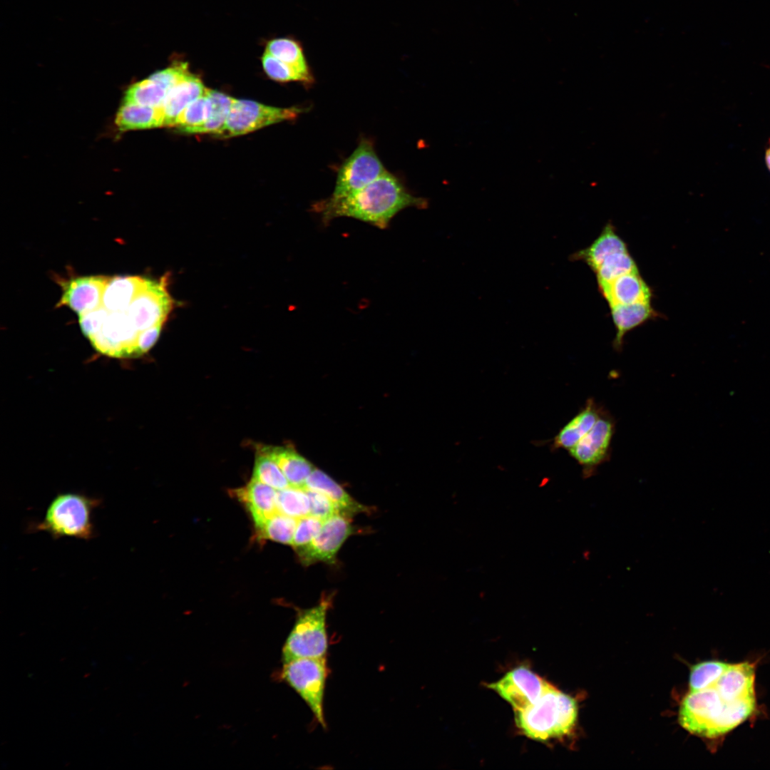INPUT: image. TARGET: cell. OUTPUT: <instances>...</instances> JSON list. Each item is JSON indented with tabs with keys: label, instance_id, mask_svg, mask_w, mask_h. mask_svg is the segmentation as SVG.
Here are the masks:
<instances>
[{
	"label": "cell",
	"instance_id": "6da1fadb",
	"mask_svg": "<svg viewBox=\"0 0 770 770\" xmlns=\"http://www.w3.org/2000/svg\"><path fill=\"white\" fill-rule=\"evenodd\" d=\"M314 207L324 223L336 217H347L384 229L402 210L410 207L424 209L428 207V201L410 193L398 178L386 171L347 197H329Z\"/></svg>",
	"mask_w": 770,
	"mask_h": 770
},
{
	"label": "cell",
	"instance_id": "7a4b0ae2",
	"mask_svg": "<svg viewBox=\"0 0 770 770\" xmlns=\"http://www.w3.org/2000/svg\"><path fill=\"white\" fill-rule=\"evenodd\" d=\"M756 697L729 702L712 686L691 692L679 712L681 726L697 736L715 738L733 730L754 712Z\"/></svg>",
	"mask_w": 770,
	"mask_h": 770
},
{
	"label": "cell",
	"instance_id": "3957f363",
	"mask_svg": "<svg viewBox=\"0 0 770 770\" xmlns=\"http://www.w3.org/2000/svg\"><path fill=\"white\" fill-rule=\"evenodd\" d=\"M514 712L516 725L523 734L545 741L570 734L576 722L578 707L572 697L550 684L535 703Z\"/></svg>",
	"mask_w": 770,
	"mask_h": 770
},
{
	"label": "cell",
	"instance_id": "277c9868",
	"mask_svg": "<svg viewBox=\"0 0 770 770\" xmlns=\"http://www.w3.org/2000/svg\"><path fill=\"white\" fill-rule=\"evenodd\" d=\"M101 500L76 493L58 494L48 504L42 520L29 530L43 531L53 538H73L88 540L96 535L92 515Z\"/></svg>",
	"mask_w": 770,
	"mask_h": 770
},
{
	"label": "cell",
	"instance_id": "5b68a950",
	"mask_svg": "<svg viewBox=\"0 0 770 770\" xmlns=\"http://www.w3.org/2000/svg\"><path fill=\"white\" fill-rule=\"evenodd\" d=\"M330 600L324 598L317 605L299 612L282 649L284 663L299 658L326 656V618Z\"/></svg>",
	"mask_w": 770,
	"mask_h": 770
},
{
	"label": "cell",
	"instance_id": "8992f818",
	"mask_svg": "<svg viewBox=\"0 0 770 770\" xmlns=\"http://www.w3.org/2000/svg\"><path fill=\"white\" fill-rule=\"evenodd\" d=\"M328 674L325 657L299 658L284 663L282 678L302 698L325 727L323 702Z\"/></svg>",
	"mask_w": 770,
	"mask_h": 770
},
{
	"label": "cell",
	"instance_id": "52a82bcc",
	"mask_svg": "<svg viewBox=\"0 0 770 770\" xmlns=\"http://www.w3.org/2000/svg\"><path fill=\"white\" fill-rule=\"evenodd\" d=\"M387 170L378 157L373 143L361 138L354 152L338 170L336 185L330 197H347L372 183Z\"/></svg>",
	"mask_w": 770,
	"mask_h": 770
},
{
	"label": "cell",
	"instance_id": "ba28073f",
	"mask_svg": "<svg viewBox=\"0 0 770 770\" xmlns=\"http://www.w3.org/2000/svg\"><path fill=\"white\" fill-rule=\"evenodd\" d=\"M302 111L297 107L277 108L234 98L225 125L215 135L230 138L247 134L274 123L295 119Z\"/></svg>",
	"mask_w": 770,
	"mask_h": 770
},
{
	"label": "cell",
	"instance_id": "9c48e42d",
	"mask_svg": "<svg viewBox=\"0 0 770 770\" xmlns=\"http://www.w3.org/2000/svg\"><path fill=\"white\" fill-rule=\"evenodd\" d=\"M168 274L159 280L146 279L140 292L125 310L130 322L140 332L165 323L174 305L168 290Z\"/></svg>",
	"mask_w": 770,
	"mask_h": 770
},
{
	"label": "cell",
	"instance_id": "30bf717a",
	"mask_svg": "<svg viewBox=\"0 0 770 770\" xmlns=\"http://www.w3.org/2000/svg\"><path fill=\"white\" fill-rule=\"evenodd\" d=\"M349 516L337 513L324 520L317 535L306 546L295 550L304 565L318 562L334 564L345 540L354 532Z\"/></svg>",
	"mask_w": 770,
	"mask_h": 770
},
{
	"label": "cell",
	"instance_id": "8fae6325",
	"mask_svg": "<svg viewBox=\"0 0 770 770\" xmlns=\"http://www.w3.org/2000/svg\"><path fill=\"white\" fill-rule=\"evenodd\" d=\"M614 432L615 422L603 411L590 431L569 450L582 466L584 478L593 476L597 468L610 459Z\"/></svg>",
	"mask_w": 770,
	"mask_h": 770
},
{
	"label": "cell",
	"instance_id": "7c38bea8",
	"mask_svg": "<svg viewBox=\"0 0 770 770\" xmlns=\"http://www.w3.org/2000/svg\"><path fill=\"white\" fill-rule=\"evenodd\" d=\"M549 685L529 668L521 666L487 686L508 702L514 711H518L535 703Z\"/></svg>",
	"mask_w": 770,
	"mask_h": 770
},
{
	"label": "cell",
	"instance_id": "4fadbf2b",
	"mask_svg": "<svg viewBox=\"0 0 770 770\" xmlns=\"http://www.w3.org/2000/svg\"><path fill=\"white\" fill-rule=\"evenodd\" d=\"M111 277L86 276L58 281L63 294L57 307L67 306L78 316L102 304L104 289Z\"/></svg>",
	"mask_w": 770,
	"mask_h": 770
},
{
	"label": "cell",
	"instance_id": "5bb4252c",
	"mask_svg": "<svg viewBox=\"0 0 770 770\" xmlns=\"http://www.w3.org/2000/svg\"><path fill=\"white\" fill-rule=\"evenodd\" d=\"M277 490L257 480H251L244 486L230 491L231 495L244 504L256 528L278 513Z\"/></svg>",
	"mask_w": 770,
	"mask_h": 770
},
{
	"label": "cell",
	"instance_id": "9a60e30c",
	"mask_svg": "<svg viewBox=\"0 0 770 770\" xmlns=\"http://www.w3.org/2000/svg\"><path fill=\"white\" fill-rule=\"evenodd\" d=\"M755 665L744 662L729 664L713 687L725 700L735 702L755 697Z\"/></svg>",
	"mask_w": 770,
	"mask_h": 770
},
{
	"label": "cell",
	"instance_id": "2e32d148",
	"mask_svg": "<svg viewBox=\"0 0 770 770\" xmlns=\"http://www.w3.org/2000/svg\"><path fill=\"white\" fill-rule=\"evenodd\" d=\"M610 307L651 302L652 290L639 270L622 275L610 283L598 285Z\"/></svg>",
	"mask_w": 770,
	"mask_h": 770
},
{
	"label": "cell",
	"instance_id": "e0dca14e",
	"mask_svg": "<svg viewBox=\"0 0 770 770\" xmlns=\"http://www.w3.org/2000/svg\"><path fill=\"white\" fill-rule=\"evenodd\" d=\"M201 80L188 73L178 83L168 91L161 107L164 115V126L174 127L180 113L192 101L205 93Z\"/></svg>",
	"mask_w": 770,
	"mask_h": 770
},
{
	"label": "cell",
	"instance_id": "ac0fdd59",
	"mask_svg": "<svg viewBox=\"0 0 770 770\" xmlns=\"http://www.w3.org/2000/svg\"><path fill=\"white\" fill-rule=\"evenodd\" d=\"M257 448L275 461L291 486L304 489L306 481L314 469L307 459L289 446L257 445Z\"/></svg>",
	"mask_w": 770,
	"mask_h": 770
},
{
	"label": "cell",
	"instance_id": "d6986e66",
	"mask_svg": "<svg viewBox=\"0 0 770 770\" xmlns=\"http://www.w3.org/2000/svg\"><path fill=\"white\" fill-rule=\"evenodd\" d=\"M611 317L616 328L613 347L617 351L622 348L625 335L647 321L660 316L652 307L651 302L617 304L610 307Z\"/></svg>",
	"mask_w": 770,
	"mask_h": 770
},
{
	"label": "cell",
	"instance_id": "ffe728a7",
	"mask_svg": "<svg viewBox=\"0 0 770 770\" xmlns=\"http://www.w3.org/2000/svg\"><path fill=\"white\" fill-rule=\"evenodd\" d=\"M627 251L625 242L616 232L615 226L608 222L590 246L575 252L570 259L584 262L595 272L608 256Z\"/></svg>",
	"mask_w": 770,
	"mask_h": 770
},
{
	"label": "cell",
	"instance_id": "44dd1931",
	"mask_svg": "<svg viewBox=\"0 0 770 770\" xmlns=\"http://www.w3.org/2000/svg\"><path fill=\"white\" fill-rule=\"evenodd\" d=\"M304 489L324 494L334 503L339 513L343 515L351 516L368 510V508L354 500L333 479L316 468H314L308 476Z\"/></svg>",
	"mask_w": 770,
	"mask_h": 770
},
{
	"label": "cell",
	"instance_id": "7402d4cb",
	"mask_svg": "<svg viewBox=\"0 0 770 770\" xmlns=\"http://www.w3.org/2000/svg\"><path fill=\"white\" fill-rule=\"evenodd\" d=\"M602 412L594 399H587L585 407L555 436L554 446L569 451L590 431Z\"/></svg>",
	"mask_w": 770,
	"mask_h": 770
},
{
	"label": "cell",
	"instance_id": "603a6c76",
	"mask_svg": "<svg viewBox=\"0 0 770 770\" xmlns=\"http://www.w3.org/2000/svg\"><path fill=\"white\" fill-rule=\"evenodd\" d=\"M145 281L139 276L111 277L103 291L101 305L109 312L126 310Z\"/></svg>",
	"mask_w": 770,
	"mask_h": 770
},
{
	"label": "cell",
	"instance_id": "cb8c5ba5",
	"mask_svg": "<svg viewBox=\"0 0 770 770\" xmlns=\"http://www.w3.org/2000/svg\"><path fill=\"white\" fill-rule=\"evenodd\" d=\"M115 123L120 131L162 127L164 126V115L161 107L123 102Z\"/></svg>",
	"mask_w": 770,
	"mask_h": 770
},
{
	"label": "cell",
	"instance_id": "d4e9b609",
	"mask_svg": "<svg viewBox=\"0 0 770 770\" xmlns=\"http://www.w3.org/2000/svg\"><path fill=\"white\" fill-rule=\"evenodd\" d=\"M265 51L292 67L312 83L314 78L306 59L302 43L291 37L273 38L268 41Z\"/></svg>",
	"mask_w": 770,
	"mask_h": 770
},
{
	"label": "cell",
	"instance_id": "484cf974",
	"mask_svg": "<svg viewBox=\"0 0 770 770\" xmlns=\"http://www.w3.org/2000/svg\"><path fill=\"white\" fill-rule=\"evenodd\" d=\"M212 108L209 118L202 125L193 129L190 133H212L219 132L228 117L234 98L219 91L206 88Z\"/></svg>",
	"mask_w": 770,
	"mask_h": 770
},
{
	"label": "cell",
	"instance_id": "4316f807",
	"mask_svg": "<svg viewBox=\"0 0 770 770\" xmlns=\"http://www.w3.org/2000/svg\"><path fill=\"white\" fill-rule=\"evenodd\" d=\"M167 92L148 77L132 84L125 93L123 102L160 108L163 104Z\"/></svg>",
	"mask_w": 770,
	"mask_h": 770
},
{
	"label": "cell",
	"instance_id": "83f0119b",
	"mask_svg": "<svg viewBox=\"0 0 770 770\" xmlns=\"http://www.w3.org/2000/svg\"><path fill=\"white\" fill-rule=\"evenodd\" d=\"M298 519L277 513L256 528L257 536L274 542L292 545Z\"/></svg>",
	"mask_w": 770,
	"mask_h": 770
},
{
	"label": "cell",
	"instance_id": "f1b7e54d",
	"mask_svg": "<svg viewBox=\"0 0 770 770\" xmlns=\"http://www.w3.org/2000/svg\"><path fill=\"white\" fill-rule=\"evenodd\" d=\"M278 513L299 519L309 515V500L305 489L289 486L277 491Z\"/></svg>",
	"mask_w": 770,
	"mask_h": 770
},
{
	"label": "cell",
	"instance_id": "f546056e",
	"mask_svg": "<svg viewBox=\"0 0 770 770\" xmlns=\"http://www.w3.org/2000/svg\"><path fill=\"white\" fill-rule=\"evenodd\" d=\"M252 478L277 491L291 486L275 461L265 453L256 448Z\"/></svg>",
	"mask_w": 770,
	"mask_h": 770
},
{
	"label": "cell",
	"instance_id": "4dcf8cb0",
	"mask_svg": "<svg viewBox=\"0 0 770 770\" xmlns=\"http://www.w3.org/2000/svg\"><path fill=\"white\" fill-rule=\"evenodd\" d=\"M635 271H638L637 266L627 251L608 256L595 273L597 285H601L610 283L617 278Z\"/></svg>",
	"mask_w": 770,
	"mask_h": 770
},
{
	"label": "cell",
	"instance_id": "1f68e13d",
	"mask_svg": "<svg viewBox=\"0 0 770 770\" xmlns=\"http://www.w3.org/2000/svg\"><path fill=\"white\" fill-rule=\"evenodd\" d=\"M211 102L205 93L189 104L177 118L174 127L180 131L190 133L191 130L202 126L209 118Z\"/></svg>",
	"mask_w": 770,
	"mask_h": 770
},
{
	"label": "cell",
	"instance_id": "d6a6232c",
	"mask_svg": "<svg viewBox=\"0 0 770 770\" xmlns=\"http://www.w3.org/2000/svg\"><path fill=\"white\" fill-rule=\"evenodd\" d=\"M730 663L722 661H705L694 665L691 669L689 687L691 692L699 691L712 687Z\"/></svg>",
	"mask_w": 770,
	"mask_h": 770
},
{
	"label": "cell",
	"instance_id": "836d02e7",
	"mask_svg": "<svg viewBox=\"0 0 770 770\" xmlns=\"http://www.w3.org/2000/svg\"><path fill=\"white\" fill-rule=\"evenodd\" d=\"M264 71L272 80L279 82L299 81L304 85L312 83L290 66L279 61L267 51L262 57Z\"/></svg>",
	"mask_w": 770,
	"mask_h": 770
},
{
	"label": "cell",
	"instance_id": "e575fe53",
	"mask_svg": "<svg viewBox=\"0 0 770 770\" xmlns=\"http://www.w3.org/2000/svg\"><path fill=\"white\" fill-rule=\"evenodd\" d=\"M324 520L311 515L298 519L292 548L297 550L307 545L319 533Z\"/></svg>",
	"mask_w": 770,
	"mask_h": 770
},
{
	"label": "cell",
	"instance_id": "d590c367",
	"mask_svg": "<svg viewBox=\"0 0 770 770\" xmlns=\"http://www.w3.org/2000/svg\"><path fill=\"white\" fill-rule=\"evenodd\" d=\"M189 72L187 63L176 62L168 68L156 71L149 78L168 91Z\"/></svg>",
	"mask_w": 770,
	"mask_h": 770
},
{
	"label": "cell",
	"instance_id": "8d00e7d4",
	"mask_svg": "<svg viewBox=\"0 0 770 770\" xmlns=\"http://www.w3.org/2000/svg\"><path fill=\"white\" fill-rule=\"evenodd\" d=\"M306 491L309 500V515L325 520L337 513H340L334 503L324 494L310 490Z\"/></svg>",
	"mask_w": 770,
	"mask_h": 770
},
{
	"label": "cell",
	"instance_id": "74e56055",
	"mask_svg": "<svg viewBox=\"0 0 770 770\" xmlns=\"http://www.w3.org/2000/svg\"><path fill=\"white\" fill-rule=\"evenodd\" d=\"M108 314L102 305L93 311L79 316V324L83 334L89 339L101 328Z\"/></svg>",
	"mask_w": 770,
	"mask_h": 770
},
{
	"label": "cell",
	"instance_id": "f35d334b",
	"mask_svg": "<svg viewBox=\"0 0 770 770\" xmlns=\"http://www.w3.org/2000/svg\"><path fill=\"white\" fill-rule=\"evenodd\" d=\"M164 324H158L140 332L137 344L138 356L148 352L156 343Z\"/></svg>",
	"mask_w": 770,
	"mask_h": 770
},
{
	"label": "cell",
	"instance_id": "ab89813d",
	"mask_svg": "<svg viewBox=\"0 0 770 770\" xmlns=\"http://www.w3.org/2000/svg\"><path fill=\"white\" fill-rule=\"evenodd\" d=\"M766 162L769 169L770 170V147L766 152Z\"/></svg>",
	"mask_w": 770,
	"mask_h": 770
}]
</instances>
